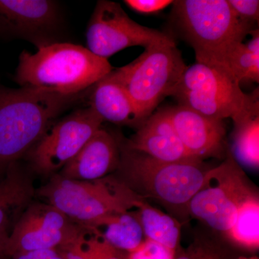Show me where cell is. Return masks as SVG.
<instances>
[{
	"label": "cell",
	"instance_id": "cell-24",
	"mask_svg": "<svg viewBox=\"0 0 259 259\" xmlns=\"http://www.w3.org/2000/svg\"><path fill=\"white\" fill-rule=\"evenodd\" d=\"M84 247L94 259H126L120 250L100 237L94 235L84 241Z\"/></svg>",
	"mask_w": 259,
	"mask_h": 259
},
{
	"label": "cell",
	"instance_id": "cell-23",
	"mask_svg": "<svg viewBox=\"0 0 259 259\" xmlns=\"http://www.w3.org/2000/svg\"><path fill=\"white\" fill-rule=\"evenodd\" d=\"M126 259H175V250L145 238L136 249L128 253Z\"/></svg>",
	"mask_w": 259,
	"mask_h": 259
},
{
	"label": "cell",
	"instance_id": "cell-7",
	"mask_svg": "<svg viewBox=\"0 0 259 259\" xmlns=\"http://www.w3.org/2000/svg\"><path fill=\"white\" fill-rule=\"evenodd\" d=\"M187 68L176 42L154 44L136 60L113 70L134 102L141 126L171 96Z\"/></svg>",
	"mask_w": 259,
	"mask_h": 259
},
{
	"label": "cell",
	"instance_id": "cell-15",
	"mask_svg": "<svg viewBox=\"0 0 259 259\" xmlns=\"http://www.w3.org/2000/svg\"><path fill=\"white\" fill-rule=\"evenodd\" d=\"M123 144L161 161H202L191 156L184 147L172 125L167 107L153 114Z\"/></svg>",
	"mask_w": 259,
	"mask_h": 259
},
{
	"label": "cell",
	"instance_id": "cell-22",
	"mask_svg": "<svg viewBox=\"0 0 259 259\" xmlns=\"http://www.w3.org/2000/svg\"><path fill=\"white\" fill-rule=\"evenodd\" d=\"M226 237L245 248H258L259 199L256 192L248 197L240 206L236 222Z\"/></svg>",
	"mask_w": 259,
	"mask_h": 259
},
{
	"label": "cell",
	"instance_id": "cell-14",
	"mask_svg": "<svg viewBox=\"0 0 259 259\" xmlns=\"http://www.w3.org/2000/svg\"><path fill=\"white\" fill-rule=\"evenodd\" d=\"M120 142L110 133L100 128L70 160L59 175L69 180L93 181L118 169Z\"/></svg>",
	"mask_w": 259,
	"mask_h": 259
},
{
	"label": "cell",
	"instance_id": "cell-9",
	"mask_svg": "<svg viewBox=\"0 0 259 259\" xmlns=\"http://www.w3.org/2000/svg\"><path fill=\"white\" fill-rule=\"evenodd\" d=\"M86 37L87 49L107 60L127 48L146 49L154 44L175 41L173 37L164 32L136 23L119 3L107 0L97 2L88 24Z\"/></svg>",
	"mask_w": 259,
	"mask_h": 259
},
{
	"label": "cell",
	"instance_id": "cell-10",
	"mask_svg": "<svg viewBox=\"0 0 259 259\" xmlns=\"http://www.w3.org/2000/svg\"><path fill=\"white\" fill-rule=\"evenodd\" d=\"M83 236L81 227L54 206L30 204L13 228L7 253L15 258L34 250L59 249Z\"/></svg>",
	"mask_w": 259,
	"mask_h": 259
},
{
	"label": "cell",
	"instance_id": "cell-18",
	"mask_svg": "<svg viewBox=\"0 0 259 259\" xmlns=\"http://www.w3.org/2000/svg\"><path fill=\"white\" fill-rule=\"evenodd\" d=\"M87 229L117 249L127 253L136 249L145 240L136 209L102 218Z\"/></svg>",
	"mask_w": 259,
	"mask_h": 259
},
{
	"label": "cell",
	"instance_id": "cell-16",
	"mask_svg": "<svg viewBox=\"0 0 259 259\" xmlns=\"http://www.w3.org/2000/svg\"><path fill=\"white\" fill-rule=\"evenodd\" d=\"M34 194L28 174L16 163L8 167L5 180L0 184V259H8L7 247L13 228L30 205Z\"/></svg>",
	"mask_w": 259,
	"mask_h": 259
},
{
	"label": "cell",
	"instance_id": "cell-2",
	"mask_svg": "<svg viewBox=\"0 0 259 259\" xmlns=\"http://www.w3.org/2000/svg\"><path fill=\"white\" fill-rule=\"evenodd\" d=\"M79 95L0 84V168L30 151L51 122L77 101Z\"/></svg>",
	"mask_w": 259,
	"mask_h": 259
},
{
	"label": "cell",
	"instance_id": "cell-5",
	"mask_svg": "<svg viewBox=\"0 0 259 259\" xmlns=\"http://www.w3.org/2000/svg\"><path fill=\"white\" fill-rule=\"evenodd\" d=\"M240 84L226 68L196 62L187 66L171 97L205 117L237 122L259 110L258 90L246 95Z\"/></svg>",
	"mask_w": 259,
	"mask_h": 259
},
{
	"label": "cell",
	"instance_id": "cell-4",
	"mask_svg": "<svg viewBox=\"0 0 259 259\" xmlns=\"http://www.w3.org/2000/svg\"><path fill=\"white\" fill-rule=\"evenodd\" d=\"M119 142L120 180L143 198H153L170 209L188 213L207 172L202 161H161Z\"/></svg>",
	"mask_w": 259,
	"mask_h": 259
},
{
	"label": "cell",
	"instance_id": "cell-29",
	"mask_svg": "<svg viewBox=\"0 0 259 259\" xmlns=\"http://www.w3.org/2000/svg\"><path fill=\"white\" fill-rule=\"evenodd\" d=\"M176 259V258H175ZM177 259H216L212 255L207 254L202 248H194L187 255H182Z\"/></svg>",
	"mask_w": 259,
	"mask_h": 259
},
{
	"label": "cell",
	"instance_id": "cell-13",
	"mask_svg": "<svg viewBox=\"0 0 259 259\" xmlns=\"http://www.w3.org/2000/svg\"><path fill=\"white\" fill-rule=\"evenodd\" d=\"M167 110L179 139L191 156L200 161L225 157L223 120L209 118L180 105Z\"/></svg>",
	"mask_w": 259,
	"mask_h": 259
},
{
	"label": "cell",
	"instance_id": "cell-30",
	"mask_svg": "<svg viewBox=\"0 0 259 259\" xmlns=\"http://www.w3.org/2000/svg\"><path fill=\"white\" fill-rule=\"evenodd\" d=\"M240 259H258V258H240Z\"/></svg>",
	"mask_w": 259,
	"mask_h": 259
},
{
	"label": "cell",
	"instance_id": "cell-17",
	"mask_svg": "<svg viewBox=\"0 0 259 259\" xmlns=\"http://www.w3.org/2000/svg\"><path fill=\"white\" fill-rule=\"evenodd\" d=\"M89 107L101 117L117 125L140 127L136 107L113 69L93 87Z\"/></svg>",
	"mask_w": 259,
	"mask_h": 259
},
{
	"label": "cell",
	"instance_id": "cell-12",
	"mask_svg": "<svg viewBox=\"0 0 259 259\" xmlns=\"http://www.w3.org/2000/svg\"><path fill=\"white\" fill-rule=\"evenodd\" d=\"M59 10L51 0H0V38H23L41 49L56 44Z\"/></svg>",
	"mask_w": 259,
	"mask_h": 259
},
{
	"label": "cell",
	"instance_id": "cell-8",
	"mask_svg": "<svg viewBox=\"0 0 259 259\" xmlns=\"http://www.w3.org/2000/svg\"><path fill=\"white\" fill-rule=\"evenodd\" d=\"M254 193L239 163L228 152L221 165L206 172L203 185L190 201L188 213L226 236L236 222L240 206Z\"/></svg>",
	"mask_w": 259,
	"mask_h": 259
},
{
	"label": "cell",
	"instance_id": "cell-26",
	"mask_svg": "<svg viewBox=\"0 0 259 259\" xmlns=\"http://www.w3.org/2000/svg\"><path fill=\"white\" fill-rule=\"evenodd\" d=\"M171 0H126L124 1L131 9L142 14H152L164 10L173 4Z\"/></svg>",
	"mask_w": 259,
	"mask_h": 259
},
{
	"label": "cell",
	"instance_id": "cell-11",
	"mask_svg": "<svg viewBox=\"0 0 259 259\" xmlns=\"http://www.w3.org/2000/svg\"><path fill=\"white\" fill-rule=\"evenodd\" d=\"M103 120L91 107L66 115L39 140L29 158L37 173L54 175L79 152Z\"/></svg>",
	"mask_w": 259,
	"mask_h": 259
},
{
	"label": "cell",
	"instance_id": "cell-28",
	"mask_svg": "<svg viewBox=\"0 0 259 259\" xmlns=\"http://www.w3.org/2000/svg\"><path fill=\"white\" fill-rule=\"evenodd\" d=\"M15 259H65L57 249H44L28 252Z\"/></svg>",
	"mask_w": 259,
	"mask_h": 259
},
{
	"label": "cell",
	"instance_id": "cell-25",
	"mask_svg": "<svg viewBox=\"0 0 259 259\" xmlns=\"http://www.w3.org/2000/svg\"><path fill=\"white\" fill-rule=\"evenodd\" d=\"M228 2L237 16L242 21L253 27L258 23V0H228Z\"/></svg>",
	"mask_w": 259,
	"mask_h": 259
},
{
	"label": "cell",
	"instance_id": "cell-1",
	"mask_svg": "<svg viewBox=\"0 0 259 259\" xmlns=\"http://www.w3.org/2000/svg\"><path fill=\"white\" fill-rule=\"evenodd\" d=\"M112 70L107 59L87 48L58 42L39 49L35 54L23 51L15 80L21 88L74 96L93 88Z\"/></svg>",
	"mask_w": 259,
	"mask_h": 259
},
{
	"label": "cell",
	"instance_id": "cell-6",
	"mask_svg": "<svg viewBox=\"0 0 259 259\" xmlns=\"http://www.w3.org/2000/svg\"><path fill=\"white\" fill-rule=\"evenodd\" d=\"M37 194L82 228L112 214L133 210L141 196L120 179L105 177L100 180H69L55 174Z\"/></svg>",
	"mask_w": 259,
	"mask_h": 259
},
{
	"label": "cell",
	"instance_id": "cell-20",
	"mask_svg": "<svg viewBox=\"0 0 259 259\" xmlns=\"http://www.w3.org/2000/svg\"><path fill=\"white\" fill-rule=\"evenodd\" d=\"M233 157L253 169L259 166V110L234 122Z\"/></svg>",
	"mask_w": 259,
	"mask_h": 259
},
{
	"label": "cell",
	"instance_id": "cell-27",
	"mask_svg": "<svg viewBox=\"0 0 259 259\" xmlns=\"http://www.w3.org/2000/svg\"><path fill=\"white\" fill-rule=\"evenodd\" d=\"M84 236L77 241L59 248L58 251L65 259H94L84 247Z\"/></svg>",
	"mask_w": 259,
	"mask_h": 259
},
{
	"label": "cell",
	"instance_id": "cell-19",
	"mask_svg": "<svg viewBox=\"0 0 259 259\" xmlns=\"http://www.w3.org/2000/svg\"><path fill=\"white\" fill-rule=\"evenodd\" d=\"M136 209L145 238L176 250L181 235L180 222L147 203L143 197L136 202Z\"/></svg>",
	"mask_w": 259,
	"mask_h": 259
},
{
	"label": "cell",
	"instance_id": "cell-21",
	"mask_svg": "<svg viewBox=\"0 0 259 259\" xmlns=\"http://www.w3.org/2000/svg\"><path fill=\"white\" fill-rule=\"evenodd\" d=\"M252 38L247 44L237 45L226 60V69L241 83L243 81H259L258 29L250 33Z\"/></svg>",
	"mask_w": 259,
	"mask_h": 259
},
{
	"label": "cell",
	"instance_id": "cell-3",
	"mask_svg": "<svg viewBox=\"0 0 259 259\" xmlns=\"http://www.w3.org/2000/svg\"><path fill=\"white\" fill-rule=\"evenodd\" d=\"M172 5L177 28L193 48L197 62L226 69L230 53L258 29L242 21L228 0H178Z\"/></svg>",
	"mask_w": 259,
	"mask_h": 259
}]
</instances>
